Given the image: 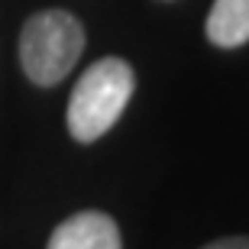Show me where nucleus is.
Here are the masks:
<instances>
[{"mask_svg": "<svg viewBox=\"0 0 249 249\" xmlns=\"http://www.w3.org/2000/svg\"><path fill=\"white\" fill-rule=\"evenodd\" d=\"M136 91L133 65L117 55L94 62L78 78L71 97H68V133L78 142L101 139L113 123L123 117L129 97Z\"/></svg>", "mask_w": 249, "mask_h": 249, "instance_id": "nucleus-1", "label": "nucleus"}, {"mask_svg": "<svg viewBox=\"0 0 249 249\" xmlns=\"http://www.w3.org/2000/svg\"><path fill=\"white\" fill-rule=\"evenodd\" d=\"M84 26L68 10H39L23 23L19 65L33 84L52 88L71 71L84 52Z\"/></svg>", "mask_w": 249, "mask_h": 249, "instance_id": "nucleus-2", "label": "nucleus"}, {"mask_svg": "<svg viewBox=\"0 0 249 249\" xmlns=\"http://www.w3.org/2000/svg\"><path fill=\"white\" fill-rule=\"evenodd\" d=\"M46 249H123V240L113 217L101 211H81L52 230Z\"/></svg>", "mask_w": 249, "mask_h": 249, "instance_id": "nucleus-3", "label": "nucleus"}, {"mask_svg": "<svg viewBox=\"0 0 249 249\" xmlns=\"http://www.w3.org/2000/svg\"><path fill=\"white\" fill-rule=\"evenodd\" d=\"M207 39L217 49H240L249 42V0H213L207 13Z\"/></svg>", "mask_w": 249, "mask_h": 249, "instance_id": "nucleus-4", "label": "nucleus"}, {"mask_svg": "<svg viewBox=\"0 0 249 249\" xmlns=\"http://www.w3.org/2000/svg\"><path fill=\"white\" fill-rule=\"evenodd\" d=\"M201 249H249V236H223V240H213Z\"/></svg>", "mask_w": 249, "mask_h": 249, "instance_id": "nucleus-5", "label": "nucleus"}]
</instances>
